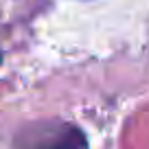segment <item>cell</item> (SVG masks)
Masks as SVG:
<instances>
[{"instance_id": "7a4b0ae2", "label": "cell", "mask_w": 149, "mask_h": 149, "mask_svg": "<svg viewBox=\"0 0 149 149\" xmlns=\"http://www.w3.org/2000/svg\"><path fill=\"white\" fill-rule=\"evenodd\" d=\"M0 61H2V53H0Z\"/></svg>"}, {"instance_id": "6da1fadb", "label": "cell", "mask_w": 149, "mask_h": 149, "mask_svg": "<svg viewBox=\"0 0 149 149\" xmlns=\"http://www.w3.org/2000/svg\"><path fill=\"white\" fill-rule=\"evenodd\" d=\"M48 149H88V140L81 130H77L74 125H66L61 127L59 134L53 136Z\"/></svg>"}]
</instances>
